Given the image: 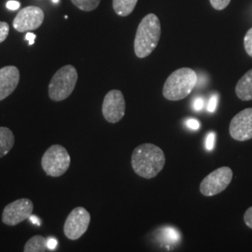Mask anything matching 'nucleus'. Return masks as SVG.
<instances>
[{"mask_svg": "<svg viewBox=\"0 0 252 252\" xmlns=\"http://www.w3.org/2000/svg\"><path fill=\"white\" fill-rule=\"evenodd\" d=\"M131 163L136 175L146 180H151L163 170L166 165V156L156 145L144 143L134 149Z\"/></svg>", "mask_w": 252, "mask_h": 252, "instance_id": "obj_1", "label": "nucleus"}, {"mask_svg": "<svg viewBox=\"0 0 252 252\" xmlns=\"http://www.w3.org/2000/svg\"><path fill=\"white\" fill-rule=\"evenodd\" d=\"M161 37V23L155 14L150 13L141 20L137 27L134 49L138 58L149 56L157 47Z\"/></svg>", "mask_w": 252, "mask_h": 252, "instance_id": "obj_2", "label": "nucleus"}, {"mask_svg": "<svg viewBox=\"0 0 252 252\" xmlns=\"http://www.w3.org/2000/svg\"><path fill=\"white\" fill-rule=\"evenodd\" d=\"M197 74L189 67L179 68L170 74L164 84L163 95L169 101H180L189 96L197 84Z\"/></svg>", "mask_w": 252, "mask_h": 252, "instance_id": "obj_3", "label": "nucleus"}, {"mask_svg": "<svg viewBox=\"0 0 252 252\" xmlns=\"http://www.w3.org/2000/svg\"><path fill=\"white\" fill-rule=\"evenodd\" d=\"M78 81L76 68L67 65L53 75L49 84V96L51 100L59 102L67 99L72 94Z\"/></svg>", "mask_w": 252, "mask_h": 252, "instance_id": "obj_4", "label": "nucleus"}, {"mask_svg": "<svg viewBox=\"0 0 252 252\" xmlns=\"http://www.w3.org/2000/svg\"><path fill=\"white\" fill-rule=\"evenodd\" d=\"M70 156L61 145H52L45 151L41 159V167L45 173L53 178L63 176L69 168Z\"/></svg>", "mask_w": 252, "mask_h": 252, "instance_id": "obj_5", "label": "nucleus"}, {"mask_svg": "<svg viewBox=\"0 0 252 252\" xmlns=\"http://www.w3.org/2000/svg\"><path fill=\"white\" fill-rule=\"evenodd\" d=\"M233 180V171L223 167L216 169L204 178L200 184V192L204 196H214L223 192Z\"/></svg>", "mask_w": 252, "mask_h": 252, "instance_id": "obj_6", "label": "nucleus"}, {"mask_svg": "<svg viewBox=\"0 0 252 252\" xmlns=\"http://www.w3.org/2000/svg\"><path fill=\"white\" fill-rule=\"evenodd\" d=\"M91 221L89 212L82 206L74 208L67 218L64 233L70 240H77L81 238L88 230Z\"/></svg>", "mask_w": 252, "mask_h": 252, "instance_id": "obj_7", "label": "nucleus"}, {"mask_svg": "<svg viewBox=\"0 0 252 252\" xmlns=\"http://www.w3.org/2000/svg\"><path fill=\"white\" fill-rule=\"evenodd\" d=\"M34 208L30 199L22 198L8 204L2 213V221L9 226H15L32 215Z\"/></svg>", "mask_w": 252, "mask_h": 252, "instance_id": "obj_8", "label": "nucleus"}, {"mask_svg": "<svg viewBox=\"0 0 252 252\" xmlns=\"http://www.w3.org/2000/svg\"><path fill=\"white\" fill-rule=\"evenodd\" d=\"M126 104L122 93L119 90H111L104 98L102 112L107 121L116 123L125 115Z\"/></svg>", "mask_w": 252, "mask_h": 252, "instance_id": "obj_9", "label": "nucleus"}, {"mask_svg": "<svg viewBox=\"0 0 252 252\" xmlns=\"http://www.w3.org/2000/svg\"><path fill=\"white\" fill-rule=\"evenodd\" d=\"M44 21V12L35 6H28L21 10L13 20V27L18 32H29L38 28Z\"/></svg>", "mask_w": 252, "mask_h": 252, "instance_id": "obj_10", "label": "nucleus"}, {"mask_svg": "<svg viewBox=\"0 0 252 252\" xmlns=\"http://www.w3.org/2000/svg\"><path fill=\"white\" fill-rule=\"evenodd\" d=\"M229 131L231 136L237 141L252 139V108L237 113L231 120Z\"/></svg>", "mask_w": 252, "mask_h": 252, "instance_id": "obj_11", "label": "nucleus"}, {"mask_svg": "<svg viewBox=\"0 0 252 252\" xmlns=\"http://www.w3.org/2000/svg\"><path fill=\"white\" fill-rule=\"evenodd\" d=\"M20 81V72L16 67L8 66L0 69V101L12 95Z\"/></svg>", "mask_w": 252, "mask_h": 252, "instance_id": "obj_12", "label": "nucleus"}, {"mask_svg": "<svg viewBox=\"0 0 252 252\" xmlns=\"http://www.w3.org/2000/svg\"><path fill=\"white\" fill-rule=\"evenodd\" d=\"M235 94L242 101L252 100V69L238 81L235 86Z\"/></svg>", "mask_w": 252, "mask_h": 252, "instance_id": "obj_13", "label": "nucleus"}, {"mask_svg": "<svg viewBox=\"0 0 252 252\" xmlns=\"http://www.w3.org/2000/svg\"><path fill=\"white\" fill-rule=\"evenodd\" d=\"M14 134L11 129L0 127V158L7 155L14 145Z\"/></svg>", "mask_w": 252, "mask_h": 252, "instance_id": "obj_14", "label": "nucleus"}, {"mask_svg": "<svg viewBox=\"0 0 252 252\" xmlns=\"http://www.w3.org/2000/svg\"><path fill=\"white\" fill-rule=\"evenodd\" d=\"M138 0H113V10L119 16L126 17L134 10Z\"/></svg>", "mask_w": 252, "mask_h": 252, "instance_id": "obj_15", "label": "nucleus"}, {"mask_svg": "<svg viewBox=\"0 0 252 252\" xmlns=\"http://www.w3.org/2000/svg\"><path fill=\"white\" fill-rule=\"evenodd\" d=\"M47 238L42 235H35L31 237L24 245V252H48Z\"/></svg>", "mask_w": 252, "mask_h": 252, "instance_id": "obj_16", "label": "nucleus"}, {"mask_svg": "<svg viewBox=\"0 0 252 252\" xmlns=\"http://www.w3.org/2000/svg\"><path fill=\"white\" fill-rule=\"evenodd\" d=\"M101 0H71L73 4L84 12H92L96 10Z\"/></svg>", "mask_w": 252, "mask_h": 252, "instance_id": "obj_17", "label": "nucleus"}, {"mask_svg": "<svg viewBox=\"0 0 252 252\" xmlns=\"http://www.w3.org/2000/svg\"><path fill=\"white\" fill-rule=\"evenodd\" d=\"M164 235L169 242H178L180 240V234L174 228L164 229Z\"/></svg>", "mask_w": 252, "mask_h": 252, "instance_id": "obj_18", "label": "nucleus"}, {"mask_svg": "<svg viewBox=\"0 0 252 252\" xmlns=\"http://www.w3.org/2000/svg\"><path fill=\"white\" fill-rule=\"evenodd\" d=\"M244 46L247 53L252 57V27L247 32L244 37Z\"/></svg>", "mask_w": 252, "mask_h": 252, "instance_id": "obj_19", "label": "nucleus"}, {"mask_svg": "<svg viewBox=\"0 0 252 252\" xmlns=\"http://www.w3.org/2000/svg\"><path fill=\"white\" fill-rule=\"evenodd\" d=\"M211 6L217 11H222L228 7L231 0H209Z\"/></svg>", "mask_w": 252, "mask_h": 252, "instance_id": "obj_20", "label": "nucleus"}, {"mask_svg": "<svg viewBox=\"0 0 252 252\" xmlns=\"http://www.w3.org/2000/svg\"><path fill=\"white\" fill-rule=\"evenodd\" d=\"M10 32V26L6 22H0V43L6 40Z\"/></svg>", "mask_w": 252, "mask_h": 252, "instance_id": "obj_21", "label": "nucleus"}, {"mask_svg": "<svg viewBox=\"0 0 252 252\" xmlns=\"http://www.w3.org/2000/svg\"><path fill=\"white\" fill-rule=\"evenodd\" d=\"M215 139H216V134L214 132H210L206 138H205V149L207 151H212L213 148H214V145H215Z\"/></svg>", "mask_w": 252, "mask_h": 252, "instance_id": "obj_22", "label": "nucleus"}, {"mask_svg": "<svg viewBox=\"0 0 252 252\" xmlns=\"http://www.w3.org/2000/svg\"><path fill=\"white\" fill-rule=\"evenodd\" d=\"M218 95H212L210 99H209V102H208V105H207V110L211 113L215 112L216 111L217 107H218Z\"/></svg>", "mask_w": 252, "mask_h": 252, "instance_id": "obj_23", "label": "nucleus"}, {"mask_svg": "<svg viewBox=\"0 0 252 252\" xmlns=\"http://www.w3.org/2000/svg\"><path fill=\"white\" fill-rule=\"evenodd\" d=\"M244 220H245V223L247 224V226L252 229V206L246 211V213L244 215Z\"/></svg>", "mask_w": 252, "mask_h": 252, "instance_id": "obj_24", "label": "nucleus"}, {"mask_svg": "<svg viewBox=\"0 0 252 252\" xmlns=\"http://www.w3.org/2000/svg\"><path fill=\"white\" fill-rule=\"evenodd\" d=\"M20 6H21V4H20V2L17 1V0H10V1H8L7 4H6L7 9H9V10H11V11H17V10L20 8Z\"/></svg>", "mask_w": 252, "mask_h": 252, "instance_id": "obj_25", "label": "nucleus"}, {"mask_svg": "<svg viewBox=\"0 0 252 252\" xmlns=\"http://www.w3.org/2000/svg\"><path fill=\"white\" fill-rule=\"evenodd\" d=\"M204 99L201 98V97H198L194 100L193 102V108L196 110V111H201L203 108H204Z\"/></svg>", "mask_w": 252, "mask_h": 252, "instance_id": "obj_26", "label": "nucleus"}, {"mask_svg": "<svg viewBox=\"0 0 252 252\" xmlns=\"http://www.w3.org/2000/svg\"><path fill=\"white\" fill-rule=\"evenodd\" d=\"M187 126L192 130H198L200 128V122L195 119H189L187 120Z\"/></svg>", "mask_w": 252, "mask_h": 252, "instance_id": "obj_27", "label": "nucleus"}, {"mask_svg": "<svg viewBox=\"0 0 252 252\" xmlns=\"http://www.w3.org/2000/svg\"><path fill=\"white\" fill-rule=\"evenodd\" d=\"M57 246H58V242L54 237L47 238V247H48L49 251H55Z\"/></svg>", "mask_w": 252, "mask_h": 252, "instance_id": "obj_28", "label": "nucleus"}, {"mask_svg": "<svg viewBox=\"0 0 252 252\" xmlns=\"http://www.w3.org/2000/svg\"><path fill=\"white\" fill-rule=\"evenodd\" d=\"M36 36L35 34L31 33V32H27L26 35H25V40L28 41V44L29 45H33L34 42H35V39H36Z\"/></svg>", "mask_w": 252, "mask_h": 252, "instance_id": "obj_29", "label": "nucleus"}, {"mask_svg": "<svg viewBox=\"0 0 252 252\" xmlns=\"http://www.w3.org/2000/svg\"><path fill=\"white\" fill-rule=\"evenodd\" d=\"M29 219H30V221H31L33 224H35L36 226H40L41 221H40L39 218H37L36 216H34V215H31V216L29 217Z\"/></svg>", "mask_w": 252, "mask_h": 252, "instance_id": "obj_30", "label": "nucleus"}, {"mask_svg": "<svg viewBox=\"0 0 252 252\" xmlns=\"http://www.w3.org/2000/svg\"><path fill=\"white\" fill-rule=\"evenodd\" d=\"M53 3H58L59 2V0H51Z\"/></svg>", "mask_w": 252, "mask_h": 252, "instance_id": "obj_31", "label": "nucleus"}]
</instances>
